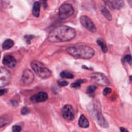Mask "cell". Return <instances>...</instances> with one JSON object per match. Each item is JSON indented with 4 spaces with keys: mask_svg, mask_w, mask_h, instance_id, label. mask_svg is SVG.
<instances>
[{
    "mask_svg": "<svg viewBox=\"0 0 132 132\" xmlns=\"http://www.w3.org/2000/svg\"><path fill=\"white\" fill-rule=\"evenodd\" d=\"M76 36V32L73 28L66 25H61L50 32L48 39L51 43L66 42L73 39Z\"/></svg>",
    "mask_w": 132,
    "mask_h": 132,
    "instance_id": "1",
    "label": "cell"
},
{
    "mask_svg": "<svg viewBox=\"0 0 132 132\" xmlns=\"http://www.w3.org/2000/svg\"><path fill=\"white\" fill-rule=\"evenodd\" d=\"M67 52L71 56L77 59H91L95 54V51L92 48L85 45L68 47L67 48Z\"/></svg>",
    "mask_w": 132,
    "mask_h": 132,
    "instance_id": "2",
    "label": "cell"
},
{
    "mask_svg": "<svg viewBox=\"0 0 132 132\" xmlns=\"http://www.w3.org/2000/svg\"><path fill=\"white\" fill-rule=\"evenodd\" d=\"M31 67L35 73L42 79L48 78L52 74L50 70L38 61H33L31 63Z\"/></svg>",
    "mask_w": 132,
    "mask_h": 132,
    "instance_id": "3",
    "label": "cell"
},
{
    "mask_svg": "<svg viewBox=\"0 0 132 132\" xmlns=\"http://www.w3.org/2000/svg\"><path fill=\"white\" fill-rule=\"evenodd\" d=\"M74 14V9L70 4L64 3L59 7L58 15L61 19H65L70 18Z\"/></svg>",
    "mask_w": 132,
    "mask_h": 132,
    "instance_id": "4",
    "label": "cell"
},
{
    "mask_svg": "<svg viewBox=\"0 0 132 132\" xmlns=\"http://www.w3.org/2000/svg\"><path fill=\"white\" fill-rule=\"evenodd\" d=\"M92 113V117L95 119V121H97V122L99 126H101L102 128H108V123L106 120V119L104 118V116H103V115L102 114L100 108L94 109Z\"/></svg>",
    "mask_w": 132,
    "mask_h": 132,
    "instance_id": "5",
    "label": "cell"
},
{
    "mask_svg": "<svg viewBox=\"0 0 132 132\" xmlns=\"http://www.w3.org/2000/svg\"><path fill=\"white\" fill-rule=\"evenodd\" d=\"M34 79V76L32 71L29 69H26L23 72L20 80V84L22 86H28L32 83Z\"/></svg>",
    "mask_w": 132,
    "mask_h": 132,
    "instance_id": "6",
    "label": "cell"
},
{
    "mask_svg": "<svg viewBox=\"0 0 132 132\" xmlns=\"http://www.w3.org/2000/svg\"><path fill=\"white\" fill-rule=\"evenodd\" d=\"M90 79L95 83L101 86H108L109 85V80L105 75L101 73H94L91 75Z\"/></svg>",
    "mask_w": 132,
    "mask_h": 132,
    "instance_id": "7",
    "label": "cell"
},
{
    "mask_svg": "<svg viewBox=\"0 0 132 132\" xmlns=\"http://www.w3.org/2000/svg\"><path fill=\"white\" fill-rule=\"evenodd\" d=\"M80 22H81V24L90 32L95 33L97 31L95 24H94L92 21L90 19V18L86 15H82L80 18Z\"/></svg>",
    "mask_w": 132,
    "mask_h": 132,
    "instance_id": "8",
    "label": "cell"
},
{
    "mask_svg": "<svg viewBox=\"0 0 132 132\" xmlns=\"http://www.w3.org/2000/svg\"><path fill=\"white\" fill-rule=\"evenodd\" d=\"M11 79V75L9 71L1 67L0 68V86L3 87L9 85Z\"/></svg>",
    "mask_w": 132,
    "mask_h": 132,
    "instance_id": "9",
    "label": "cell"
},
{
    "mask_svg": "<svg viewBox=\"0 0 132 132\" xmlns=\"http://www.w3.org/2000/svg\"><path fill=\"white\" fill-rule=\"evenodd\" d=\"M62 116L63 118L68 121H72L74 119V110L73 107L70 104H67L62 109Z\"/></svg>",
    "mask_w": 132,
    "mask_h": 132,
    "instance_id": "10",
    "label": "cell"
},
{
    "mask_svg": "<svg viewBox=\"0 0 132 132\" xmlns=\"http://www.w3.org/2000/svg\"><path fill=\"white\" fill-rule=\"evenodd\" d=\"M3 64L8 68H12L16 65V60L12 55H5L3 59Z\"/></svg>",
    "mask_w": 132,
    "mask_h": 132,
    "instance_id": "11",
    "label": "cell"
},
{
    "mask_svg": "<svg viewBox=\"0 0 132 132\" xmlns=\"http://www.w3.org/2000/svg\"><path fill=\"white\" fill-rule=\"evenodd\" d=\"M48 99V94L44 92H40L36 95H33L31 100L34 103H42Z\"/></svg>",
    "mask_w": 132,
    "mask_h": 132,
    "instance_id": "12",
    "label": "cell"
},
{
    "mask_svg": "<svg viewBox=\"0 0 132 132\" xmlns=\"http://www.w3.org/2000/svg\"><path fill=\"white\" fill-rule=\"evenodd\" d=\"M12 121V117L8 115L2 116L0 118V127L3 128L9 125Z\"/></svg>",
    "mask_w": 132,
    "mask_h": 132,
    "instance_id": "13",
    "label": "cell"
},
{
    "mask_svg": "<svg viewBox=\"0 0 132 132\" xmlns=\"http://www.w3.org/2000/svg\"><path fill=\"white\" fill-rule=\"evenodd\" d=\"M40 9H41V4L39 1H36L34 3L32 8V14L34 16L38 18L40 14Z\"/></svg>",
    "mask_w": 132,
    "mask_h": 132,
    "instance_id": "14",
    "label": "cell"
},
{
    "mask_svg": "<svg viewBox=\"0 0 132 132\" xmlns=\"http://www.w3.org/2000/svg\"><path fill=\"white\" fill-rule=\"evenodd\" d=\"M89 125H90V123L87 118L83 115L81 116L79 119V126L83 128H86L89 127Z\"/></svg>",
    "mask_w": 132,
    "mask_h": 132,
    "instance_id": "15",
    "label": "cell"
},
{
    "mask_svg": "<svg viewBox=\"0 0 132 132\" xmlns=\"http://www.w3.org/2000/svg\"><path fill=\"white\" fill-rule=\"evenodd\" d=\"M112 5L115 9H121L124 6V0H112Z\"/></svg>",
    "mask_w": 132,
    "mask_h": 132,
    "instance_id": "16",
    "label": "cell"
},
{
    "mask_svg": "<svg viewBox=\"0 0 132 132\" xmlns=\"http://www.w3.org/2000/svg\"><path fill=\"white\" fill-rule=\"evenodd\" d=\"M14 42L12 39H6L3 42L2 45V48L3 50H8V49H10L14 46Z\"/></svg>",
    "mask_w": 132,
    "mask_h": 132,
    "instance_id": "17",
    "label": "cell"
},
{
    "mask_svg": "<svg viewBox=\"0 0 132 132\" xmlns=\"http://www.w3.org/2000/svg\"><path fill=\"white\" fill-rule=\"evenodd\" d=\"M101 13L103 14V15L106 18L107 20L111 21L112 19V15H111L110 12L109 10H108L106 7L102 8Z\"/></svg>",
    "mask_w": 132,
    "mask_h": 132,
    "instance_id": "18",
    "label": "cell"
},
{
    "mask_svg": "<svg viewBox=\"0 0 132 132\" xmlns=\"http://www.w3.org/2000/svg\"><path fill=\"white\" fill-rule=\"evenodd\" d=\"M97 44L101 47L102 51H103L104 53H106L107 51H108V48H107L105 42L102 39H97Z\"/></svg>",
    "mask_w": 132,
    "mask_h": 132,
    "instance_id": "19",
    "label": "cell"
},
{
    "mask_svg": "<svg viewBox=\"0 0 132 132\" xmlns=\"http://www.w3.org/2000/svg\"><path fill=\"white\" fill-rule=\"evenodd\" d=\"M61 77H63V78H66V79H72L73 78L74 76L73 74H72L70 72H68L67 71H63L61 73H60Z\"/></svg>",
    "mask_w": 132,
    "mask_h": 132,
    "instance_id": "20",
    "label": "cell"
},
{
    "mask_svg": "<svg viewBox=\"0 0 132 132\" xmlns=\"http://www.w3.org/2000/svg\"><path fill=\"white\" fill-rule=\"evenodd\" d=\"M124 61L132 67V56L131 55H126L124 57Z\"/></svg>",
    "mask_w": 132,
    "mask_h": 132,
    "instance_id": "21",
    "label": "cell"
},
{
    "mask_svg": "<svg viewBox=\"0 0 132 132\" xmlns=\"http://www.w3.org/2000/svg\"><path fill=\"white\" fill-rule=\"evenodd\" d=\"M84 81L82 80H78V81H76V82L72 83L71 85V86L72 88H79L81 86V84Z\"/></svg>",
    "mask_w": 132,
    "mask_h": 132,
    "instance_id": "22",
    "label": "cell"
},
{
    "mask_svg": "<svg viewBox=\"0 0 132 132\" xmlns=\"http://www.w3.org/2000/svg\"><path fill=\"white\" fill-rule=\"evenodd\" d=\"M97 89V86H94V85H90L87 88V92L88 93H92L94 92L95 90Z\"/></svg>",
    "mask_w": 132,
    "mask_h": 132,
    "instance_id": "23",
    "label": "cell"
},
{
    "mask_svg": "<svg viewBox=\"0 0 132 132\" xmlns=\"http://www.w3.org/2000/svg\"><path fill=\"white\" fill-rule=\"evenodd\" d=\"M21 113L22 115H27L30 113V110L27 107L24 106L21 109Z\"/></svg>",
    "mask_w": 132,
    "mask_h": 132,
    "instance_id": "24",
    "label": "cell"
},
{
    "mask_svg": "<svg viewBox=\"0 0 132 132\" xmlns=\"http://www.w3.org/2000/svg\"><path fill=\"white\" fill-rule=\"evenodd\" d=\"M111 92H112V89H111L110 88H104V90H103V95H104V96H106L108 94H110Z\"/></svg>",
    "mask_w": 132,
    "mask_h": 132,
    "instance_id": "25",
    "label": "cell"
},
{
    "mask_svg": "<svg viewBox=\"0 0 132 132\" xmlns=\"http://www.w3.org/2000/svg\"><path fill=\"white\" fill-rule=\"evenodd\" d=\"M68 82L64 81V80H59L58 81V85L60 86H66L67 85H68Z\"/></svg>",
    "mask_w": 132,
    "mask_h": 132,
    "instance_id": "26",
    "label": "cell"
},
{
    "mask_svg": "<svg viewBox=\"0 0 132 132\" xmlns=\"http://www.w3.org/2000/svg\"><path fill=\"white\" fill-rule=\"evenodd\" d=\"M12 131L13 132H20L21 131V128L18 125H15L12 127Z\"/></svg>",
    "mask_w": 132,
    "mask_h": 132,
    "instance_id": "27",
    "label": "cell"
},
{
    "mask_svg": "<svg viewBox=\"0 0 132 132\" xmlns=\"http://www.w3.org/2000/svg\"><path fill=\"white\" fill-rule=\"evenodd\" d=\"M10 103H11V105L14 107H16L17 106H18V103L15 101H11Z\"/></svg>",
    "mask_w": 132,
    "mask_h": 132,
    "instance_id": "28",
    "label": "cell"
},
{
    "mask_svg": "<svg viewBox=\"0 0 132 132\" xmlns=\"http://www.w3.org/2000/svg\"><path fill=\"white\" fill-rule=\"evenodd\" d=\"M7 90H8L7 89H2V90H1V91H0V93H1V95H3L4 94L6 93Z\"/></svg>",
    "mask_w": 132,
    "mask_h": 132,
    "instance_id": "29",
    "label": "cell"
},
{
    "mask_svg": "<svg viewBox=\"0 0 132 132\" xmlns=\"http://www.w3.org/2000/svg\"><path fill=\"white\" fill-rule=\"evenodd\" d=\"M120 130H121V132H129L127 130V129H126L125 128H124V127H121Z\"/></svg>",
    "mask_w": 132,
    "mask_h": 132,
    "instance_id": "30",
    "label": "cell"
},
{
    "mask_svg": "<svg viewBox=\"0 0 132 132\" xmlns=\"http://www.w3.org/2000/svg\"><path fill=\"white\" fill-rule=\"evenodd\" d=\"M102 1H103L104 3L106 4V5H108V3H109L110 2V0H102Z\"/></svg>",
    "mask_w": 132,
    "mask_h": 132,
    "instance_id": "31",
    "label": "cell"
},
{
    "mask_svg": "<svg viewBox=\"0 0 132 132\" xmlns=\"http://www.w3.org/2000/svg\"><path fill=\"white\" fill-rule=\"evenodd\" d=\"M42 1H43V2L44 7L46 8V0H42Z\"/></svg>",
    "mask_w": 132,
    "mask_h": 132,
    "instance_id": "32",
    "label": "cell"
},
{
    "mask_svg": "<svg viewBox=\"0 0 132 132\" xmlns=\"http://www.w3.org/2000/svg\"><path fill=\"white\" fill-rule=\"evenodd\" d=\"M130 80H131V81H132V76H130Z\"/></svg>",
    "mask_w": 132,
    "mask_h": 132,
    "instance_id": "33",
    "label": "cell"
}]
</instances>
